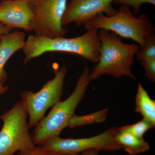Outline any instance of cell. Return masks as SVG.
Here are the masks:
<instances>
[{"mask_svg":"<svg viewBox=\"0 0 155 155\" xmlns=\"http://www.w3.org/2000/svg\"><path fill=\"white\" fill-rule=\"evenodd\" d=\"M97 31L96 29H87L82 35L73 38H49L35 35H30L22 48L25 55L23 65L48 52L72 53L91 62L97 63L101 45Z\"/></svg>","mask_w":155,"mask_h":155,"instance_id":"cell-1","label":"cell"},{"mask_svg":"<svg viewBox=\"0 0 155 155\" xmlns=\"http://www.w3.org/2000/svg\"><path fill=\"white\" fill-rule=\"evenodd\" d=\"M97 35L101 43L100 58L90 72L91 80L104 74L115 78L127 76L132 80L137 79L131 69L139 50L138 45L124 43L119 35L104 29L98 31Z\"/></svg>","mask_w":155,"mask_h":155,"instance_id":"cell-2","label":"cell"},{"mask_svg":"<svg viewBox=\"0 0 155 155\" xmlns=\"http://www.w3.org/2000/svg\"><path fill=\"white\" fill-rule=\"evenodd\" d=\"M91 81L89 69L86 66L78 77L72 94L67 99L60 101L53 106L47 116L35 126L31 135L34 145L41 147L52 138L60 136L75 115V109L84 97Z\"/></svg>","mask_w":155,"mask_h":155,"instance_id":"cell-3","label":"cell"},{"mask_svg":"<svg viewBox=\"0 0 155 155\" xmlns=\"http://www.w3.org/2000/svg\"><path fill=\"white\" fill-rule=\"evenodd\" d=\"M87 29H104L120 37L130 38L139 45H145L147 38L154 34V28L146 14L135 17L130 7L121 5L116 14L110 16L98 14L84 24Z\"/></svg>","mask_w":155,"mask_h":155,"instance_id":"cell-4","label":"cell"},{"mask_svg":"<svg viewBox=\"0 0 155 155\" xmlns=\"http://www.w3.org/2000/svg\"><path fill=\"white\" fill-rule=\"evenodd\" d=\"M27 115L19 101L0 116L3 123L0 131V155H15L18 152L35 146L29 133Z\"/></svg>","mask_w":155,"mask_h":155,"instance_id":"cell-5","label":"cell"},{"mask_svg":"<svg viewBox=\"0 0 155 155\" xmlns=\"http://www.w3.org/2000/svg\"><path fill=\"white\" fill-rule=\"evenodd\" d=\"M67 73V67L63 66L55 72L54 77L45 84L39 91L21 92V101L29 116V128L35 127L48 109L61 101Z\"/></svg>","mask_w":155,"mask_h":155,"instance_id":"cell-6","label":"cell"},{"mask_svg":"<svg viewBox=\"0 0 155 155\" xmlns=\"http://www.w3.org/2000/svg\"><path fill=\"white\" fill-rule=\"evenodd\" d=\"M67 0H30L34 14L33 31L35 35L49 38L64 37L68 31L63 27L62 20Z\"/></svg>","mask_w":155,"mask_h":155,"instance_id":"cell-7","label":"cell"},{"mask_svg":"<svg viewBox=\"0 0 155 155\" xmlns=\"http://www.w3.org/2000/svg\"><path fill=\"white\" fill-rule=\"evenodd\" d=\"M118 128L111 127L102 133L88 138H52L41 147L56 155L75 154L90 149L115 151L122 149L116 139Z\"/></svg>","mask_w":155,"mask_h":155,"instance_id":"cell-8","label":"cell"},{"mask_svg":"<svg viewBox=\"0 0 155 155\" xmlns=\"http://www.w3.org/2000/svg\"><path fill=\"white\" fill-rule=\"evenodd\" d=\"M115 0H71L67 4L62 20L63 26L75 23L78 26L84 25L100 14L110 16L117 10L112 6Z\"/></svg>","mask_w":155,"mask_h":155,"instance_id":"cell-9","label":"cell"},{"mask_svg":"<svg viewBox=\"0 0 155 155\" xmlns=\"http://www.w3.org/2000/svg\"><path fill=\"white\" fill-rule=\"evenodd\" d=\"M30 0H2L0 2V22L10 28L33 31L34 14Z\"/></svg>","mask_w":155,"mask_h":155,"instance_id":"cell-10","label":"cell"},{"mask_svg":"<svg viewBox=\"0 0 155 155\" xmlns=\"http://www.w3.org/2000/svg\"><path fill=\"white\" fill-rule=\"evenodd\" d=\"M24 31L16 30L13 32L0 36V84L8 79V74L5 66L11 56L22 48L25 42Z\"/></svg>","mask_w":155,"mask_h":155,"instance_id":"cell-11","label":"cell"},{"mask_svg":"<svg viewBox=\"0 0 155 155\" xmlns=\"http://www.w3.org/2000/svg\"><path fill=\"white\" fill-rule=\"evenodd\" d=\"M135 104L136 112L155 126V101L150 97L140 83L138 84Z\"/></svg>","mask_w":155,"mask_h":155,"instance_id":"cell-12","label":"cell"},{"mask_svg":"<svg viewBox=\"0 0 155 155\" xmlns=\"http://www.w3.org/2000/svg\"><path fill=\"white\" fill-rule=\"evenodd\" d=\"M116 139L122 148L131 155L139 154L150 149L149 144L143 138H139L127 132L119 130Z\"/></svg>","mask_w":155,"mask_h":155,"instance_id":"cell-13","label":"cell"},{"mask_svg":"<svg viewBox=\"0 0 155 155\" xmlns=\"http://www.w3.org/2000/svg\"><path fill=\"white\" fill-rule=\"evenodd\" d=\"M108 114L107 109L97 111L93 114L78 116L74 115L68 123L67 127L69 128H75L78 126H83L96 122H101L105 121Z\"/></svg>","mask_w":155,"mask_h":155,"instance_id":"cell-14","label":"cell"},{"mask_svg":"<svg viewBox=\"0 0 155 155\" xmlns=\"http://www.w3.org/2000/svg\"><path fill=\"white\" fill-rule=\"evenodd\" d=\"M154 125L143 119L139 122L132 124L119 127V131L127 132L139 138H143V136L147 131L154 128Z\"/></svg>","mask_w":155,"mask_h":155,"instance_id":"cell-15","label":"cell"},{"mask_svg":"<svg viewBox=\"0 0 155 155\" xmlns=\"http://www.w3.org/2000/svg\"><path fill=\"white\" fill-rule=\"evenodd\" d=\"M137 59L143 61L155 59V36L154 34L148 37L145 45L139 50L136 54Z\"/></svg>","mask_w":155,"mask_h":155,"instance_id":"cell-16","label":"cell"},{"mask_svg":"<svg viewBox=\"0 0 155 155\" xmlns=\"http://www.w3.org/2000/svg\"><path fill=\"white\" fill-rule=\"evenodd\" d=\"M114 3L132 7L134 9V15L136 16L140 12V8L143 4H151L155 6V0H115Z\"/></svg>","mask_w":155,"mask_h":155,"instance_id":"cell-17","label":"cell"},{"mask_svg":"<svg viewBox=\"0 0 155 155\" xmlns=\"http://www.w3.org/2000/svg\"><path fill=\"white\" fill-rule=\"evenodd\" d=\"M141 65L145 71L146 77L152 82L155 81V59L141 61Z\"/></svg>","mask_w":155,"mask_h":155,"instance_id":"cell-18","label":"cell"},{"mask_svg":"<svg viewBox=\"0 0 155 155\" xmlns=\"http://www.w3.org/2000/svg\"><path fill=\"white\" fill-rule=\"evenodd\" d=\"M15 155H56L42 147L35 146L18 152Z\"/></svg>","mask_w":155,"mask_h":155,"instance_id":"cell-19","label":"cell"},{"mask_svg":"<svg viewBox=\"0 0 155 155\" xmlns=\"http://www.w3.org/2000/svg\"><path fill=\"white\" fill-rule=\"evenodd\" d=\"M13 28L0 22V36L12 32Z\"/></svg>","mask_w":155,"mask_h":155,"instance_id":"cell-20","label":"cell"},{"mask_svg":"<svg viewBox=\"0 0 155 155\" xmlns=\"http://www.w3.org/2000/svg\"><path fill=\"white\" fill-rule=\"evenodd\" d=\"M99 151L95 149H90L81 153L80 155H98Z\"/></svg>","mask_w":155,"mask_h":155,"instance_id":"cell-21","label":"cell"},{"mask_svg":"<svg viewBox=\"0 0 155 155\" xmlns=\"http://www.w3.org/2000/svg\"><path fill=\"white\" fill-rule=\"evenodd\" d=\"M8 87L4 86V84H0V95L5 93L8 91Z\"/></svg>","mask_w":155,"mask_h":155,"instance_id":"cell-22","label":"cell"},{"mask_svg":"<svg viewBox=\"0 0 155 155\" xmlns=\"http://www.w3.org/2000/svg\"><path fill=\"white\" fill-rule=\"evenodd\" d=\"M80 155L78 154H66V155Z\"/></svg>","mask_w":155,"mask_h":155,"instance_id":"cell-23","label":"cell"}]
</instances>
